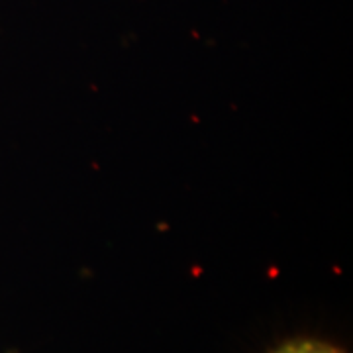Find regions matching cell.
I'll return each instance as SVG.
<instances>
[{
  "mask_svg": "<svg viewBox=\"0 0 353 353\" xmlns=\"http://www.w3.org/2000/svg\"><path fill=\"white\" fill-rule=\"evenodd\" d=\"M269 353H347L340 345L318 338H292L279 343Z\"/></svg>",
  "mask_w": 353,
  "mask_h": 353,
  "instance_id": "6da1fadb",
  "label": "cell"
},
{
  "mask_svg": "<svg viewBox=\"0 0 353 353\" xmlns=\"http://www.w3.org/2000/svg\"><path fill=\"white\" fill-rule=\"evenodd\" d=\"M4 353H20L18 350H8V352H4Z\"/></svg>",
  "mask_w": 353,
  "mask_h": 353,
  "instance_id": "7a4b0ae2",
  "label": "cell"
}]
</instances>
